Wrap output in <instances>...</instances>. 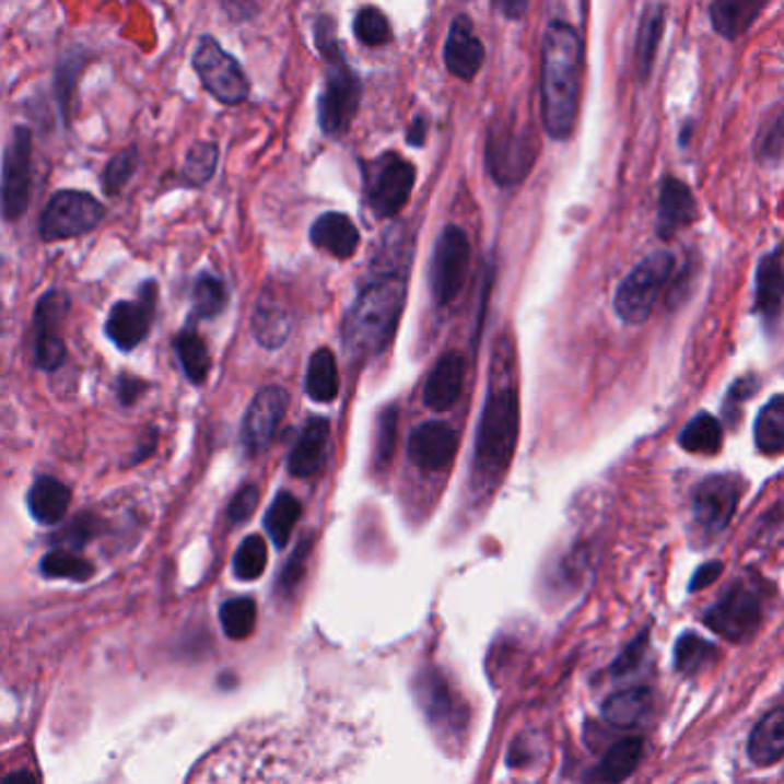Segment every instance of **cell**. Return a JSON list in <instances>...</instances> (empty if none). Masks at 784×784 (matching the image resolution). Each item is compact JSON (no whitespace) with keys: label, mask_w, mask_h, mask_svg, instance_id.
I'll return each instance as SVG.
<instances>
[{"label":"cell","mask_w":784,"mask_h":784,"mask_svg":"<svg viewBox=\"0 0 784 784\" xmlns=\"http://www.w3.org/2000/svg\"><path fill=\"white\" fill-rule=\"evenodd\" d=\"M458 452V433L444 421H425L410 433L408 456L423 472H442Z\"/></svg>","instance_id":"19"},{"label":"cell","mask_w":784,"mask_h":784,"mask_svg":"<svg viewBox=\"0 0 784 784\" xmlns=\"http://www.w3.org/2000/svg\"><path fill=\"white\" fill-rule=\"evenodd\" d=\"M408 300V267L387 265L360 290L343 320V346L354 362L383 354Z\"/></svg>","instance_id":"4"},{"label":"cell","mask_w":784,"mask_h":784,"mask_svg":"<svg viewBox=\"0 0 784 784\" xmlns=\"http://www.w3.org/2000/svg\"><path fill=\"white\" fill-rule=\"evenodd\" d=\"M585 44L580 31L550 19L541 39V120L552 141H569L580 118Z\"/></svg>","instance_id":"3"},{"label":"cell","mask_w":784,"mask_h":784,"mask_svg":"<svg viewBox=\"0 0 784 784\" xmlns=\"http://www.w3.org/2000/svg\"><path fill=\"white\" fill-rule=\"evenodd\" d=\"M354 35L366 47H383L391 42V24L389 19L377 8H364L354 16Z\"/></svg>","instance_id":"45"},{"label":"cell","mask_w":784,"mask_h":784,"mask_svg":"<svg viewBox=\"0 0 784 784\" xmlns=\"http://www.w3.org/2000/svg\"><path fill=\"white\" fill-rule=\"evenodd\" d=\"M70 311V297L60 290H47L35 306V368L54 373L65 364L67 348L62 341V323Z\"/></svg>","instance_id":"16"},{"label":"cell","mask_w":784,"mask_h":784,"mask_svg":"<svg viewBox=\"0 0 784 784\" xmlns=\"http://www.w3.org/2000/svg\"><path fill=\"white\" fill-rule=\"evenodd\" d=\"M104 219V206L85 191L62 189L51 196L42 212L39 235L44 242H62L81 237L100 226Z\"/></svg>","instance_id":"12"},{"label":"cell","mask_w":784,"mask_h":784,"mask_svg":"<svg viewBox=\"0 0 784 784\" xmlns=\"http://www.w3.org/2000/svg\"><path fill=\"white\" fill-rule=\"evenodd\" d=\"M748 754L759 767H771L784 754V706L773 709L757 723L748 741Z\"/></svg>","instance_id":"30"},{"label":"cell","mask_w":784,"mask_h":784,"mask_svg":"<svg viewBox=\"0 0 784 784\" xmlns=\"http://www.w3.org/2000/svg\"><path fill=\"white\" fill-rule=\"evenodd\" d=\"M784 311V246L764 254L757 262L754 272V313L773 334Z\"/></svg>","instance_id":"20"},{"label":"cell","mask_w":784,"mask_h":784,"mask_svg":"<svg viewBox=\"0 0 784 784\" xmlns=\"http://www.w3.org/2000/svg\"><path fill=\"white\" fill-rule=\"evenodd\" d=\"M520 437V394L515 373V343L511 334H502L490 362L488 394L477 425L472 488L490 495L506 477L515 446Z\"/></svg>","instance_id":"1"},{"label":"cell","mask_w":784,"mask_h":784,"mask_svg":"<svg viewBox=\"0 0 784 784\" xmlns=\"http://www.w3.org/2000/svg\"><path fill=\"white\" fill-rule=\"evenodd\" d=\"M414 694L431 727L440 732L442 741L458 744L460 734L467 729L469 713L463 700L456 694V690L444 679L442 671L437 669L419 671Z\"/></svg>","instance_id":"13"},{"label":"cell","mask_w":784,"mask_h":784,"mask_svg":"<svg viewBox=\"0 0 784 784\" xmlns=\"http://www.w3.org/2000/svg\"><path fill=\"white\" fill-rule=\"evenodd\" d=\"M293 329V313L272 293H262L254 313L256 341L267 350H279Z\"/></svg>","instance_id":"28"},{"label":"cell","mask_w":784,"mask_h":784,"mask_svg":"<svg viewBox=\"0 0 784 784\" xmlns=\"http://www.w3.org/2000/svg\"><path fill=\"white\" fill-rule=\"evenodd\" d=\"M767 3L761 0H715L709 5L711 28L721 37L734 42L752 28Z\"/></svg>","instance_id":"27"},{"label":"cell","mask_w":784,"mask_h":784,"mask_svg":"<svg viewBox=\"0 0 784 784\" xmlns=\"http://www.w3.org/2000/svg\"><path fill=\"white\" fill-rule=\"evenodd\" d=\"M217 164H219V148L214 143L200 141V143L191 145L185 156V166H183L185 180L191 187L206 185L217 173Z\"/></svg>","instance_id":"42"},{"label":"cell","mask_w":784,"mask_h":784,"mask_svg":"<svg viewBox=\"0 0 784 784\" xmlns=\"http://www.w3.org/2000/svg\"><path fill=\"white\" fill-rule=\"evenodd\" d=\"M175 354H177V360H180L185 375L189 377V383L203 385L210 375V368H212V356H210L206 341L200 339V336L191 327L183 329L175 336Z\"/></svg>","instance_id":"36"},{"label":"cell","mask_w":784,"mask_h":784,"mask_svg":"<svg viewBox=\"0 0 784 784\" xmlns=\"http://www.w3.org/2000/svg\"><path fill=\"white\" fill-rule=\"evenodd\" d=\"M311 244L316 249L331 254L339 260H348L360 249V231H356L354 221L341 212H325L320 214L308 231Z\"/></svg>","instance_id":"25"},{"label":"cell","mask_w":784,"mask_h":784,"mask_svg":"<svg viewBox=\"0 0 784 784\" xmlns=\"http://www.w3.org/2000/svg\"><path fill=\"white\" fill-rule=\"evenodd\" d=\"M677 256L671 251H654L642 258L621 279L615 290V313L623 325H644L654 313V304L665 285L675 279Z\"/></svg>","instance_id":"7"},{"label":"cell","mask_w":784,"mask_h":784,"mask_svg":"<svg viewBox=\"0 0 784 784\" xmlns=\"http://www.w3.org/2000/svg\"><path fill=\"white\" fill-rule=\"evenodd\" d=\"M498 10L506 16V19H523V14L527 12V3L525 0H504V3L498 5Z\"/></svg>","instance_id":"56"},{"label":"cell","mask_w":784,"mask_h":784,"mask_svg":"<svg viewBox=\"0 0 784 784\" xmlns=\"http://www.w3.org/2000/svg\"><path fill=\"white\" fill-rule=\"evenodd\" d=\"M194 70L206 91L221 104L237 106L249 97L251 83L246 79L242 65L231 54L223 51L212 35H203L198 39V47L194 51Z\"/></svg>","instance_id":"10"},{"label":"cell","mask_w":784,"mask_h":784,"mask_svg":"<svg viewBox=\"0 0 784 784\" xmlns=\"http://www.w3.org/2000/svg\"><path fill=\"white\" fill-rule=\"evenodd\" d=\"M759 385L761 383L757 373H746L741 377H736L729 385V391L723 400V417L732 431L736 429L738 421H741V410L746 406V400H750L759 391Z\"/></svg>","instance_id":"47"},{"label":"cell","mask_w":784,"mask_h":784,"mask_svg":"<svg viewBox=\"0 0 784 784\" xmlns=\"http://www.w3.org/2000/svg\"><path fill=\"white\" fill-rule=\"evenodd\" d=\"M93 564H87L85 559L67 552V550H54L42 559V573L49 577H67V580H87L93 575Z\"/></svg>","instance_id":"48"},{"label":"cell","mask_w":784,"mask_h":784,"mask_svg":"<svg viewBox=\"0 0 784 784\" xmlns=\"http://www.w3.org/2000/svg\"><path fill=\"white\" fill-rule=\"evenodd\" d=\"M688 137H692V122H686V127H683V133H681V145L683 148L688 145Z\"/></svg>","instance_id":"57"},{"label":"cell","mask_w":784,"mask_h":784,"mask_svg":"<svg viewBox=\"0 0 784 784\" xmlns=\"http://www.w3.org/2000/svg\"><path fill=\"white\" fill-rule=\"evenodd\" d=\"M646 642H648V637H646V633H642L637 640H633L629 644V648H625V652L619 656V660L612 667L615 675H629L631 669H635V665L642 660V656L646 652Z\"/></svg>","instance_id":"52"},{"label":"cell","mask_w":784,"mask_h":784,"mask_svg":"<svg viewBox=\"0 0 784 784\" xmlns=\"http://www.w3.org/2000/svg\"><path fill=\"white\" fill-rule=\"evenodd\" d=\"M718 658V648L698 633H683L675 648V665L686 677L700 675V671Z\"/></svg>","instance_id":"39"},{"label":"cell","mask_w":784,"mask_h":784,"mask_svg":"<svg viewBox=\"0 0 784 784\" xmlns=\"http://www.w3.org/2000/svg\"><path fill=\"white\" fill-rule=\"evenodd\" d=\"M665 12H667V5L652 3L644 8V12L640 16V26H637V35H635V74H637L640 83H646L648 79H652L656 54L660 49V42L665 35Z\"/></svg>","instance_id":"26"},{"label":"cell","mask_w":784,"mask_h":784,"mask_svg":"<svg viewBox=\"0 0 784 784\" xmlns=\"http://www.w3.org/2000/svg\"><path fill=\"white\" fill-rule=\"evenodd\" d=\"M341 375L336 354L329 348H318L311 354L306 371V396L316 402H331L339 396Z\"/></svg>","instance_id":"32"},{"label":"cell","mask_w":784,"mask_h":784,"mask_svg":"<svg viewBox=\"0 0 784 784\" xmlns=\"http://www.w3.org/2000/svg\"><path fill=\"white\" fill-rule=\"evenodd\" d=\"M472 262V244L460 226H444L431 258V290L440 306H449L463 293Z\"/></svg>","instance_id":"11"},{"label":"cell","mask_w":784,"mask_h":784,"mask_svg":"<svg viewBox=\"0 0 784 784\" xmlns=\"http://www.w3.org/2000/svg\"><path fill=\"white\" fill-rule=\"evenodd\" d=\"M754 156L759 164H784V102L775 114L761 125L754 139Z\"/></svg>","instance_id":"40"},{"label":"cell","mask_w":784,"mask_h":784,"mask_svg":"<svg viewBox=\"0 0 784 784\" xmlns=\"http://www.w3.org/2000/svg\"><path fill=\"white\" fill-rule=\"evenodd\" d=\"M746 492L741 475H711L692 488V520L698 529L713 539L721 536L736 515Z\"/></svg>","instance_id":"9"},{"label":"cell","mask_w":784,"mask_h":784,"mask_svg":"<svg viewBox=\"0 0 784 784\" xmlns=\"http://www.w3.org/2000/svg\"><path fill=\"white\" fill-rule=\"evenodd\" d=\"M396 431H398V408L385 406L375 419V444H373L375 467H385L391 463L396 449Z\"/></svg>","instance_id":"43"},{"label":"cell","mask_w":784,"mask_h":784,"mask_svg":"<svg viewBox=\"0 0 784 784\" xmlns=\"http://www.w3.org/2000/svg\"><path fill=\"white\" fill-rule=\"evenodd\" d=\"M221 625L231 640L249 637L256 629V602L251 598H233L221 605Z\"/></svg>","instance_id":"41"},{"label":"cell","mask_w":784,"mask_h":784,"mask_svg":"<svg viewBox=\"0 0 784 784\" xmlns=\"http://www.w3.org/2000/svg\"><path fill=\"white\" fill-rule=\"evenodd\" d=\"M704 623L729 642H746L761 625V600L750 587L738 582L706 610Z\"/></svg>","instance_id":"15"},{"label":"cell","mask_w":784,"mask_h":784,"mask_svg":"<svg viewBox=\"0 0 784 784\" xmlns=\"http://www.w3.org/2000/svg\"><path fill=\"white\" fill-rule=\"evenodd\" d=\"M288 406H290V394L277 385L265 387L254 396L251 406L246 408L242 433H239L246 454L258 456L274 442L279 425L288 412Z\"/></svg>","instance_id":"17"},{"label":"cell","mask_w":784,"mask_h":784,"mask_svg":"<svg viewBox=\"0 0 784 784\" xmlns=\"http://www.w3.org/2000/svg\"><path fill=\"white\" fill-rule=\"evenodd\" d=\"M425 137H429V118L417 116L408 129V143L419 148L425 143Z\"/></svg>","instance_id":"55"},{"label":"cell","mask_w":784,"mask_h":784,"mask_svg":"<svg viewBox=\"0 0 784 784\" xmlns=\"http://www.w3.org/2000/svg\"><path fill=\"white\" fill-rule=\"evenodd\" d=\"M331 429L325 417H311L288 456V472L297 479L316 477L329 456Z\"/></svg>","instance_id":"23"},{"label":"cell","mask_w":784,"mask_h":784,"mask_svg":"<svg viewBox=\"0 0 784 784\" xmlns=\"http://www.w3.org/2000/svg\"><path fill=\"white\" fill-rule=\"evenodd\" d=\"M485 62V47L475 31L472 19L458 14L444 42V65L456 79L472 81Z\"/></svg>","instance_id":"22"},{"label":"cell","mask_w":784,"mask_h":784,"mask_svg":"<svg viewBox=\"0 0 784 784\" xmlns=\"http://www.w3.org/2000/svg\"><path fill=\"white\" fill-rule=\"evenodd\" d=\"M258 500H260L258 488H256L254 483L244 485V488L237 492V495L233 498L231 506H229V518H231L233 523L249 520L251 513H254L256 506H258Z\"/></svg>","instance_id":"50"},{"label":"cell","mask_w":784,"mask_h":784,"mask_svg":"<svg viewBox=\"0 0 784 784\" xmlns=\"http://www.w3.org/2000/svg\"><path fill=\"white\" fill-rule=\"evenodd\" d=\"M465 385V360L460 352H444L423 387V406L435 412L452 410Z\"/></svg>","instance_id":"24"},{"label":"cell","mask_w":784,"mask_h":784,"mask_svg":"<svg viewBox=\"0 0 784 784\" xmlns=\"http://www.w3.org/2000/svg\"><path fill=\"white\" fill-rule=\"evenodd\" d=\"M137 168H139V150L137 148H125L118 154L110 156V162L106 164L104 175H102L104 191L108 196L120 194L133 177V173H137Z\"/></svg>","instance_id":"44"},{"label":"cell","mask_w":784,"mask_h":784,"mask_svg":"<svg viewBox=\"0 0 784 784\" xmlns=\"http://www.w3.org/2000/svg\"><path fill=\"white\" fill-rule=\"evenodd\" d=\"M229 304V290L219 277L200 274L194 283L191 295V313L198 320H212L219 313H223Z\"/></svg>","instance_id":"38"},{"label":"cell","mask_w":784,"mask_h":784,"mask_svg":"<svg viewBox=\"0 0 784 784\" xmlns=\"http://www.w3.org/2000/svg\"><path fill=\"white\" fill-rule=\"evenodd\" d=\"M85 56H67L56 70V93L62 108H70V95L77 85L81 67L85 65Z\"/></svg>","instance_id":"49"},{"label":"cell","mask_w":784,"mask_h":784,"mask_svg":"<svg viewBox=\"0 0 784 784\" xmlns=\"http://www.w3.org/2000/svg\"><path fill=\"white\" fill-rule=\"evenodd\" d=\"M725 442V425L718 417L709 412L694 414L679 433V446L688 454L715 456L721 454Z\"/></svg>","instance_id":"31"},{"label":"cell","mask_w":784,"mask_h":784,"mask_svg":"<svg viewBox=\"0 0 784 784\" xmlns=\"http://www.w3.org/2000/svg\"><path fill=\"white\" fill-rule=\"evenodd\" d=\"M648 709H652V692L646 688H631L615 692L602 704V718L615 727H633L646 718Z\"/></svg>","instance_id":"34"},{"label":"cell","mask_w":784,"mask_h":784,"mask_svg":"<svg viewBox=\"0 0 784 784\" xmlns=\"http://www.w3.org/2000/svg\"><path fill=\"white\" fill-rule=\"evenodd\" d=\"M539 160V139L529 122L508 114L498 118L488 129L485 168L502 189H513L527 180Z\"/></svg>","instance_id":"6"},{"label":"cell","mask_w":784,"mask_h":784,"mask_svg":"<svg viewBox=\"0 0 784 784\" xmlns=\"http://www.w3.org/2000/svg\"><path fill=\"white\" fill-rule=\"evenodd\" d=\"M33 189V137L26 127H14L3 154V217L16 221L26 214Z\"/></svg>","instance_id":"14"},{"label":"cell","mask_w":784,"mask_h":784,"mask_svg":"<svg viewBox=\"0 0 784 784\" xmlns=\"http://www.w3.org/2000/svg\"><path fill=\"white\" fill-rule=\"evenodd\" d=\"M723 573V564L721 562H706L702 564L698 571H694L692 580H690V592H702L704 587H709L711 582L718 580V575Z\"/></svg>","instance_id":"53"},{"label":"cell","mask_w":784,"mask_h":784,"mask_svg":"<svg viewBox=\"0 0 784 784\" xmlns=\"http://www.w3.org/2000/svg\"><path fill=\"white\" fill-rule=\"evenodd\" d=\"M72 492L54 477H39L28 490V508L39 525H58L70 508Z\"/></svg>","instance_id":"29"},{"label":"cell","mask_w":784,"mask_h":784,"mask_svg":"<svg viewBox=\"0 0 784 784\" xmlns=\"http://www.w3.org/2000/svg\"><path fill=\"white\" fill-rule=\"evenodd\" d=\"M306 754L283 729L242 732L212 750L189 784H304Z\"/></svg>","instance_id":"2"},{"label":"cell","mask_w":784,"mask_h":784,"mask_svg":"<svg viewBox=\"0 0 784 784\" xmlns=\"http://www.w3.org/2000/svg\"><path fill=\"white\" fill-rule=\"evenodd\" d=\"M316 49L325 62V83L318 97V125L327 139H341L350 131L362 102V79L348 65L336 19L320 14L313 26Z\"/></svg>","instance_id":"5"},{"label":"cell","mask_w":784,"mask_h":784,"mask_svg":"<svg viewBox=\"0 0 784 784\" xmlns=\"http://www.w3.org/2000/svg\"><path fill=\"white\" fill-rule=\"evenodd\" d=\"M364 200L377 219H391L408 206L417 183V168L398 152H385L362 166Z\"/></svg>","instance_id":"8"},{"label":"cell","mask_w":784,"mask_h":784,"mask_svg":"<svg viewBox=\"0 0 784 784\" xmlns=\"http://www.w3.org/2000/svg\"><path fill=\"white\" fill-rule=\"evenodd\" d=\"M148 383L137 375H129V373H122L118 377L116 383V394H118V400L122 402V406H133L145 391H148Z\"/></svg>","instance_id":"51"},{"label":"cell","mask_w":784,"mask_h":784,"mask_svg":"<svg viewBox=\"0 0 784 784\" xmlns=\"http://www.w3.org/2000/svg\"><path fill=\"white\" fill-rule=\"evenodd\" d=\"M698 219L700 203L692 189L679 177H665L656 208V237L663 242L675 239Z\"/></svg>","instance_id":"21"},{"label":"cell","mask_w":784,"mask_h":784,"mask_svg":"<svg viewBox=\"0 0 784 784\" xmlns=\"http://www.w3.org/2000/svg\"><path fill=\"white\" fill-rule=\"evenodd\" d=\"M754 444L764 456H777L784 452V394H775L767 400L754 419Z\"/></svg>","instance_id":"33"},{"label":"cell","mask_w":784,"mask_h":784,"mask_svg":"<svg viewBox=\"0 0 784 784\" xmlns=\"http://www.w3.org/2000/svg\"><path fill=\"white\" fill-rule=\"evenodd\" d=\"M154 311H156V283L145 281L139 290L137 300L116 302L110 306L106 320V336L122 352L133 350L148 339L150 327L154 323Z\"/></svg>","instance_id":"18"},{"label":"cell","mask_w":784,"mask_h":784,"mask_svg":"<svg viewBox=\"0 0 784 784\" xmlns=\"http://www.w3.org/2000/svg\"><path fill=\"white\" fill-rule=\"evenodd\" d=\"M267 566V546L260 536H246L235 552L233 571L239 580H256Z\"/></svg>","instance_id":"46"},{"label":"cell","mask_w":784,"mask_h":784,"mask_svg":"<svg viewBox=\"0 0 784 784\" xmlns=\"http://www.w3.org/2000/svg\"><path fill=\"white\" fill-rule=\"evenodd\" d=\"M0 784H39V777L37 773L28 767V764H16V767H10L3 775V782Z\"/></svg>","instance_id":"54"},{"label":"cell","mask_w":784,"mask_h":784,"mask_svg":"<svg viewBox=\"0 0 784 784\" xmlns=\"http://www.w3.org/2000/svg\"><path fill=\"white\" fill-rule=\"evenodd\" d=\"M642 752H644L642 736L621 738V741H617L608 752L602 754V761L598 767V777L602 782L619 784L621 780H625L637 769Z\"/></svg>","instance_id":"35"},{"label":"cell","mask_w":784,"mask_h":784,"mask_svg":"<svg viewBox=\"0 0 784 784\" xmlns=\"http://www.w3.org/2000/svg\"><path fill=\"white\" fill-rule=\"evenodd\" d=\"M302 504L297 498L290 495V492H279L272 506L265 513V529L272 536V541L283 548L290 541V534H293L295 525L300 523Z\"/></svg>","instance_id":"37"}]
</instances>
